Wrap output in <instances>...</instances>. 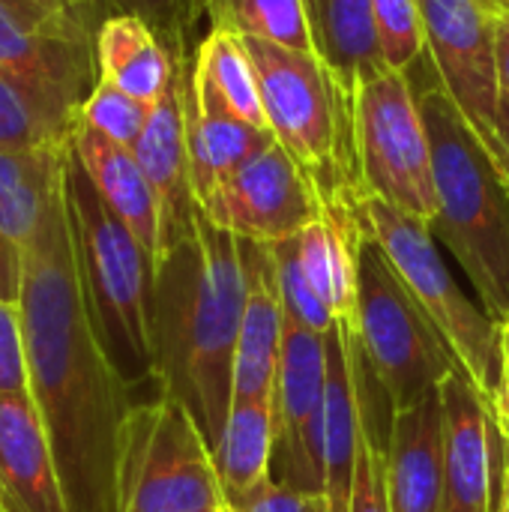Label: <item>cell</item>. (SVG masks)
I'll return each instance as SVG.
<instances>
[{
  "label": "cell",
  "instance_id": "6da1fadb",
  "mask_svg": "<svg viewBox=\"0 0 509 512\" xmlns=\"http://www.w3.org/2000/svg\"><path fill=\"white\" fill-rule=\"evenodd\" d=\"M30 396L48 429L69 512L117 510L120 429L135 405L84 291L66 171L39 231L21 249L18 288Z\"/></svg>",
  "mask_w": 509,
  "mask_h": 512
},
{
  "label": "cell",
  "instance_id": "7a4b0ae2",
  "mask_svg": "<svg viewBox=\"0 0 509 512\" xmlns=\"http://www.w3.org/2000/svg\"><path fill=\"white\" fill-rule=\"evenodd\" d=\"M243 306L240 240L213 225L198 207L195 234L156 267L153 342L159 390L186 405L213 456L234 399Z\"/></svg>",
  "mask_w": 509,
  "mask_h": 512
},
{
  "label": "cell",
  "instance_id": "3957f363",
  "mask_svg": "<svg viewBox=\"0 0 509 512\" xmlns=\"http://www.w3.org/2000/svg\"><path fill=\"white\" fill-rule=\"evenodd\" d=\"M429 63V57H426ZM432 144L438 210L432 234L450 249L495 324L509 321V192L486 144L438 84L429 63L423 81L408 72Z\"/></svg>",
  "mask_w": 509,
  "mask_h": 512
},
{
  "label": "cell",
  "instance_id": "277c9868",
  "mask_svg": "<svg viewBox=\"0 0 509 512\" xmlns=\"http://www.w3.org/2000/svg\"><path fill=\"white\" fill-rule=\"evenodd\" d=\"M276 144L324 204H360L366 189L357 159L354 96L315 51L243 36Z\"/></svg>",
  "mask_w": 509,
  "mask_h": 512
},
{
  "label": "cell",
  "instance_id": "5b68a950",
  "mask_svg": "<svg viewBox=\"0 0 509 512\" xmlns=\"http://www.w3.org/2000/svg\"><path fill=\"white\" fill-rule=\"evenodd\" d=\"M66 210L84 291L111 360L129 384L156 378V267L135 234L102 201L72 147L66 153Z\"/></svg>",
  "mask_w": 509,
  "mask_h": 512
},
{
  "label": "cell",
  "instance_id": "8992f818",
  "mask_svg": "<svg viewBox=\"0 0 509 512\" xmlns=\"http://www.w3.org/2000/svg\"><path fill=\"white\" fill-rule=\"evenodd\" d=\"M114 512H216L225 507L213 450L183 402H135L120 429Z\"/></svg>",
  "mask_w": 509,
  "mask_h": 512
},
{
  "label": "cell",
  "instance_id": "52a82bcc",
  "mask_svg": "<svg viewBox=\"0 0 509 512\" xmlns=\"http://www.w3.org/2000/svg\"><path fill=\"white\" fill-rule=\"evenodd\" d=\"M363 219L405 288L492 408L501 381V324H495L489 312L462 291L426 219L375 195H363Z\"/></svg>",
  "mask_w": 509,
  "mask_h": 512
},
{
  "label": "cell",
  "instance_id": "ba28073f",
  "mask_svg": "<svg viewBox=\"0 0 509 512\" xmlns=\"http://www.w3.org/2000/svg\"><path fill=\"white\" fill-rule=\"evenodd\" d=\"M357 333L396 414L462 369L369 231L357 252Z\"/></svg>",
  "mask_w": 509,
  "mask_h": 512
},
{
  "label": "cell",
  "instance_id": "9c48e42d",
  "mask_svg": "<svg viewBox=\"0 0 509 512\" xmlns=\"http://www.w3.org/2000/svg\"><path fill=\"white\" fill-rule=\"evenodd\" d=\"M354 135L366 195L432 222L438 210L432 144L408 72L381 66L360 81Z\"/></svg>",
  "mask_w": 509,
  "mask_h": 512
},
{
  "label": "cell",
  "instance_id": "30bf717a",
  "mask_svg": "<svg viewBox=\"0 0 509 512\" xmlns=\"http://www.w3.org/2000/svg\"><path fill=\"white\" fill-rule=\"evenodd\" d=\"M102 21L93 12H57L36 0H0V72L84 105L99 81Z\"/></svg>",
  "mask_w": 509,
  "mask_h": 512
},
{
  "label": "cell",
  "instance_id": "8fae6325",
  "mask_svg": "<svg viewBox=\"0 0 509 512\" xmlns=\"http://www.w3.org/2000/svg\"><path fill=\"white\" fill-rule=\"evenodd\" d=\"M426 57L438 84L483 138L501 114V75L495 51V9L483 0H420Z\"/></svg>",
  "mask_w": 509,
  "mask_h": 512
},
{
  "label": "cell",
  "instance_id": "7c38bea8",
  "mask_svg": "<svg viewBox=\"0 0 509 512\" xmlns=\"http://www.w3.org/2000/svg\"><path fill=\"white\" fill-rule=\"evenodd\" d=\"M324 381V336L285 318L276 381L273 483L306 495H324Z\"/></svg>",
  "mask_w": 509,
  "mask_h": 512
},
{
  "label": "cell",
  "instance_id": "4fadbf2b",
  "mask_svg": "<svg viewBox=\"0 0 509 512\" xmlns=\"http://www.w3.org/2000/svg\"><path fill=\"white\" fill-rule=\"evenodd\" d=\"M201 210L213 225L240 240L279 243L312 225L321 216V201L306 174L273 141L231 174Z\"/></svg>",
  "mask_w": 509,
  "mask_h": 512
},
{
  "label": "cell",
  "instance_id": "5bb4252c",
  "mask_svg": "<svg viewBox=\"0 0 509 512\" xmlns=\"http://www.w3.org/2000/svg\"><path fill=\"white\" fill-rule=\"evenodd\" d=\"M174 81L165 96L150 108L147 126L132 147L153 195L159 204V261L156 267L195 234L198 201L192 192L189 174V147H186V69L192 57H174Z\"/></svg>",
  "mask_w": 509,
  "mask_h": 512
},
{
  "label": "cell",
  "instance_id": "9a60e30c",
  "mask_svg": "<svg viewBox=\"0 0 509 512\" xmlns=\"http://www.w3.org/2000/svg\"><path fill=\"white\" fill-rule=\"evenodd\" d=\"M444 414V512H492L495 438L492 408L465 369L441 384Z\"/></svg>",
  "mask_w": 509,
  "mask_h": 512
},
{
  "label": "cell",
  "instance_id": "2e32d148",
  "mask_svg": "<svg viewBox=\"0 0 509 512\" xmlns=\"http://www.w3.org/2000/svg\"><path fill=\"white\" fill-rule=\"evenodd\" d=\"M240 258L246 270V306L234 357V399H276L285 327L276 261L270 243L255 240H240Z\"/></svg>",
  "mask_w": 509,
  "mask_h": 512
},
{
  "label": "cell",
  "instance_id": "e0dca14e",
  "mask_svg": "<svg viewBox=\"0 0 509 512\" xmlns=\"http://www.w3.org/2000/svg\"><path fill=\"white\" fill-rule=\"evenodd\" d=\"M0 498L6 512H69L54 447L30 393L0 396Z\"/></svg>",
  "mask_w": 509,
  "mask_h": 512
},
{
  "label": "cell",
  "instance_id": "ac0fdd59",
  "mask_svg": "<svg viewBox=\"0 0 509 512\" xmlns=\"http://www.w3.org/2000/svg\"><path fill=\"white\" fill-rule=\"evenodd\" d=\"M390 512H444L441 387L393 417L387 447Z\"/></svg>",
  "mask_w": 509,
  "mask_h": 512
},
{
  "label": "cell",
  "instance_id": "d6986e66",
  "mask_svg": "<svg viewBox=\"0 0 509 512\" xmlns=\"http://www.w3.org/2000/svg\"><path fill=\"white\" fill-rule=\"evenodd\" d=\"M72 153L84 165L102 201L120 216V222L135 234V240L150 255L153 267L159 261V204L135 159V153L102 132L78 123L72 132Z\"/></svg>",
  "mask_w": 509,
  "mask_h": 512
},
{
  "label": "cell",
  "instance_id": "ffe728a7",
  "mask_svg": "<svg viewBox=\"0 0 509 512\" xmlns=\"http://www.w3.org/2000/svg\"><path fill=\"white\" fill-rule=\"evenodd\" d=\"M192 63L186 69V147H189V174L198 207L252 156L270 147L276 138L267 129H255L231 114L204 108L192 96Z\"/></svg>",
  "mask_w": 509,
  "mask_h": 512
},
{
  "label": "cell",
  "instance_id": "44dd1931",
  "mask_svg": "<svg viewBox=\"0 0 509 512\" xmlns=\"http://www.w3.org/2000/svg\"><path fill=\"white\" fill-rule=\"evenodd\" d=\"M327 351V381H324V498L330 512H348L357 444H360V408L351 378V363L339 327L324 333Z\"/></svg>",
  "mask_w": 509,
  "mask_h": 512
},
{
  "label": "cell",
  "instance_id": "7402d4cb",
  "mask_svg": "<svg viewBox=\"0 0 509 512\" xmlns=\"http://www.w3.org/2000/svg\"><path fill=\"white\" fill-rule=\"evenodd\" d=\"M312 51L354 96L360 81L387 66L372 0H303Z\"/></svg>",
  "mask_w": 509,
  "mask_h": 512
},
{
  "label": "cell",
  "instance_id": "603a6c76",
  "mask_svg": "<svg viewBox=\"0 0 509 512\" xmlns=\"http://www.w3.org/2000/svg\"><path fill=\"white\" fill-rule=\"evenodd\" d=\"M57 150H0V249L21 255V249L39 231L54 195L63 186L66 153Z\"/></svg>",
  "mask_w": 509,
  "mask_h": 512
},
{
  "label": "cell",
  "instance_id": "cb8c5ba5",
  "mask_svg": "<svg viewBox=\"0 0 509 512\" xmlns=\"http://www.w3.org/2000/svg\"><path fill=\"white\" fill-rule=\"evenodd\" d=\"M99 78L117 84L123 93L156 105L174 81L177 60L162 39L135 15L111 12L96 33Z\"/></svg>",
  "mask_w": 509,
  "mask_h": 512
},
{
  "label": "cell",
  "instance_id": "d4e9b609",
  "mask_svg": "<svg viewBox=\"0 0 509 512\" xmlns=\"http://www.w3.org/2000/svg\"><path fill=\"white\" fill-rule=\"evenodd\" d=\"M192 96L198 105L231 114L255 129H267L258 72L243 36L228 30H210L192 57Z\"/></svg>",
  "mask_w": 509,
  "mask_h": 512
},
{
  "label": "cell",
  "instance_id": "484cf974",
  "mask_svg": "<svg viewBox=\"0 0 509 512\" xmlns=\"http://www.w3.org/2000/svg\"><path fill=\"white\" fill-rule=\"evenodd\" d=\"M273 453L276 399H234L219 450L213 456L225 507L243 504L273 480Z\"/></svg>",
  "mask_w": 509,
  "mask_h": 512
},
{
  "label": "cell",
  "instance_id": "4316f807",
  "mask_svg": "<svg viewBox=\"0 0 509 512\" xmlns=\"http://www.w3.org/2000/svg\"><path fill=\"white\" fill-rule=\"evenodd\" d=\"M81 105L33 81L0 72V150H57L72 144Z\"/></svg>",
  "mask_w": 509,
  "mask_h": 512
},
{
  "label": "cell",
  "instance_id": "83f0119b",
  "mask_svg": "<svg viewBox=\"0 0 509 512\" xmlns=\"http://www.w3.org/2000/svg\"><path fill=\"white\" fill-rule=\"evenodd\" d=\"M210 30L312 51L303 0H210Z\"/></svg>",
  "mask_w": 509,
  "mask_h": 512
},
{
  "label": "cell",
  "instance_id": "f1b7e54d",
  "mask_svg": "<svg viewBox=\"0 0 509 512\" xmlns=\"http://www.w3.org/2000/svg\"><path fill=\"white\" fill-rule=\"evenodd\" d=\"M111 12L141 18L171 51V57H195L210 33V0H108Z\"/></svg>",
  "mask_w": 509,
  "mask_h": 512
},
{
  "label": "cell",
  "instance_id": "f546056e",
  "mask_svg": "<svg viewBox=\"0 0 509 512\" xmlns=\"http://www.w3.org/2000/svg\"><path fill=\"white\" fill-rule=\"evenodd\" d=\"M150 108L153 105H144L141 99L123 93L117 84L99 78L81 105V123H87L90 129H96L105 138L132 150L138 144L144 126H147Z\"/></svg>",
  "mask_w": 509,
  "mask_h": 512
},
{
  "label": "cell",
  "instance_id": "4dcf8cb0",
  "mask_svg": "<svg viewBox=\"0 0 509 512\" xmlns=\"http://www.w3.org/2000/svg\"><path fill=\"white\" fill-rule=\"evenodd\" d=\"M270 252H273V261H276V279H279V297H282L285 318H291L300 327H306L312 333H321V336L327 330H333L336 321H333L330 309L315 297L312 285L306 282L297 237L270 243Z\"/></svg>",
  "mask_w": 509,
  "mask_h": 512
},
{
  "label": "cell",
  "instance_id": "1f68e13d",
  "mask_svg": "<svg viewBox=\"0 0 509 512\" xmlns=\"http://www.w3.org/2000/svg\"><path fill=\"white\" fill-rule=\"evenodd\" d=\"M372 12L387 66L408 72L426 54L420 0H372Z\"/></svg>",
  "mask_w": 509,
  "mask_h": 512
},
{
  "label": "cell",
  "instance_id": "d6a6232c",
  "mask_svg": "<svg viewBox=\"0 0 509 512\" xmlns=\"http://www.w3.org/2000/svg\"><path fill=\"white\" fill-rule=\"evenodd\" d=\"M30 393L27 348L18 300H0V396Z\"/></svg>",
  "mask_w": 509,
  "mask_h": 512
},
{
  "label": "cell",
  "instance_id": "836d02e7",
  "mask_svg": "<svg viewBox=\"0 0 509 512\" xmlns=\"http://www.w3.org/2000/svg\"><path fill=\"white\" fill-rule=\"evenodd\" d=\"M222 512H330V507H327V498L324 495L294 492V489L279 486V483L270 480L255 495H249L243 504L225 507Z\"/></svg>",
  "mask_w": 509,
  "mask_h": 512
},
{
  "label": "cell",
  "instance_id": "e575fe53",
  "mask_svg": "<svg viewBox=\"0 0 509 512\" xmlns=\"http://www.w3.org/2000/svg\"><path fill=\"white\" fill-rule=\"evenodd\" d=\"M492 417L504 441V453H509V321L501 324V381H498V393L492 402Z\"/></svg>",
  "mask_w": 509,
  "mask_h": 512
},
{
  "label": "cell",
  "instance_id": "d590c367",
  "mask_svg": "<svg viewBox=\"0 0 509 512\" xmlns=\"http://www.w3.org/2000/svg\"><path fill=\"white\" fill-rule=\"evenodd\" d=\"M483 144H486L492 162L498 165L509 192V93H504V99H501V114H498L495 132L489 138H483Z\"/></svg>",
  "mask_w": 509,
  "mask_h": 512
},
{
  "label": "cell",
  "instance_id": "8d00e7d4",
  "mask_svg": "<svg viewBox=\"0 0 509 512\" xmlns=\"http://www.w3.org/2000/svg\"><path fill=\"white\" fill-rule=\"evenodd\" d=\"M495 51H498L501 90L509 93V6H501L495 12Z\"/></svg>",
  "mask_w": 509,
  "mask_h": 512
},
{
  "label": "cell",
  "instance_id": "74e56055",
  "mask_svg": "<svg viewBox=\"0 0 509 512\" xmlns=\"http://www.w3.org/2000/svg\"><path fill=\"white\" fill-rule=\"evenodd\" d=\"M48 9H57V12H93V15H102L108 18L111 15V6L108 0H36Z\"/></svg>",
  "mask_w": 509,
  "mask_h": 512
},
{
  "label": "cell",
  "instance_id": "f35d334b",
  "mask_svg": "<svg viewBox=\"0 0 509 512\" xmlns=\"http://www.w3.org/2000/svg\"><path fill=\"white\" fill-rule=\"evenodd\" d=\"M492 512H509V453H504V474H501V483H498V495H495Z\"/></svg>",
  "mask_w": 509,
  "mask_h": 512
},
{
  "label": "cell",
  "instance_id": "ab89813d",
  "mask_svg": "<svg viewBox=\"0 0 509 512\" xmlns=\"http://www.w3.org/2000/svg\"><path fill=\"white\" fill-rule=\"evenodd\" d=\"M483 3H486L489 9H495V12H498V9L504 6V0H483Z\"/></svg>",
  "mask_w": 509,
  "mask_h": 512
},
{
  "label": "cell",
  "instance_id": "60d3db41",
  "mask_svg": "<svg viewBox=\"0 0 509 512\" xmlns=\"http://www.w3.org/2000/svg\"><path fill=\"white\" fill-rule=\"evenodd\" d=\"M504 6H509V0H504Z\"/></svg>",
  "mask_w": 509,
  "mask_h": 512
},
{
  "label": "cell",
  "instance_id": "b9f144b4",
  "mask_svg": "<svg viewBox=\"0 0 509 512\" xmlns=\"http://www.w3.org/2000/svg\"><path fill=\"white\" fill-rule=\"evenodd\" d=\"M0 507H3V498H0Z\"/></svg>",
  "mask_w": 509,
  "mask_h": 512
},
{
  "label": "cell",
  "instance_id": "7bdbcfd3",
  "mask_svg": "<svg viewBox=\"0 0 509 512\" xmlns=\"http://www.w3.org/2000/svg\"><path fill=\"white\" fill-rule=\"evenodd\" d=\"M0 512H6V510H3V507H0Z\"/></svg>",
  "mask_w": 509,
  "mask_h": 512
},
{
  "label": "cell",
  "instance_id": "ee69618b",
  "mask_svg": "<svg viewBox=\"0 0 509 512\" xmlns=\"http://www.w3.org/2000/svg\"><path fill=\"white\" fill-rule=\"evenodd\" d=\"M216 512H222V510H216Z\"/></svg>",
  "mask_w": 509,
  "mask_h": 512
}]
</instances>
